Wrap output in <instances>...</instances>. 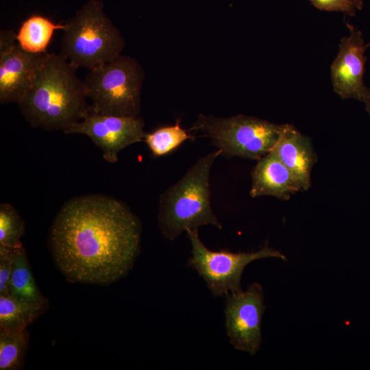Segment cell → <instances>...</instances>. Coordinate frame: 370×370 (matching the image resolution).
<instances>
[{
    "label": "cell",
    "instance_id": "obj_3",
    "mask_svg": "<svg viewBox=\"0 0 370 370\" xmlns=\"http://www.w3.org/2000/svg\"><path fill=\"white\" fill-rule=\"evenodd\" d=\"M218 149L200 158L160 196L158 223L162 235L175 240L184 231L212 225L222 229L210 204V173Z\"/></svg>",
    "mask_w": 370,
    "mask_h": 370
},
{
    "label": "cell",
    "instance_id": "obj_17",
    "mask_svg": "<svg viewBox=\"0 0 370 370\" xmlns=\"http://www.w3.org/2000/svg\"><path fill=\"white\" fill-rule=\"evenodd\" d=\"M29 339L27 330L16 332L0 330V370L22 369Z\"/></svg>",
    "mask_w": 370,
    "mask_h": 370
},
{
    "label": "cell",
    "instance_id": "obj_4",
    "mask_svg": "<svg viewBox=\"0 0 370 370\" xmlns=\"http://www.w3.org/2000/svg\"><path fill=\"white\" fill-rule=\"evenodd\" d=\"M60 54L88 71L108 62L125 48L120 31L106 15L101 0H88L65 23Z\"/></svg>",
    "mask_w": 370,
    "mask_h": 370
},
{
    "label": "cell",
    "instance_id": "obj_21",
    "mask_svg": "<svg viewBox=\"0 0 370 370\" xmlns=\"http://www.w3.org/2000/svg\"><path fill=\"white\" fill-rule=\"evenodd\" d=\"M14 249L0 245V294H9Z\"/></svg>",
    "mask_w": 370,
    "mask_h": 370
},
{
    "label": "cell",
    "instance_id": "obj_12",
    "mask_svg": "<svg viewBox=\"0 0 370 370\" xmlns=\"http://www.w3.org/2000/svg\"><path fill=\"white\" fill-rule=\"evenodd\" d=\"M272 151L290 170L302 190H307L311 185L312 168L318 160L310 138L293 125L285 124L282 136Z\"/></svg>",
    "mask_w": 370,
    "mask_h": 370
},
{
    "label": "cell",
    "instance_id": "obj_6",
    "mask_svg": "<svg viewBox=\"0 0 370 370\" xmlns=\"http://www.w3.org/2000/svg\"><path fill=\"white\" fill-rule=\"evenodd\" d=\"M284 127L285 124L243 114L222 118L199 114L190 130L209 137L221 155L227 158L258 160L273 149Z\"/></svg>",
    "mask_w": 370,
    "mask_h": 370
},
{
    "label": "cell",
    "instance_id": "obj_20",
    "mask_svg": "<svg viewBox=\"0 0 370 370\" xmlns=\"http://www.w3.org/2000/svg\"><path fill=\"white\" fill-rule=\"evenodd\" d=\"M316 8L324 11L340 12L348 16H355L362 9L365 0H308Z\"/></svg>",
    "mask_w": 370,
    "mask_h": 370
},
{
    "label": "cell",
    "instance_id": "obj_10",
    "mask_svg": "<svg viewBox=\"0 0 370 370\" xmlns=\"http://www.w3.org/2000/svg\"><path fill=\"white\" fill-rule=\"evenodd\" d=\"M12 30L0 31V103H18L25 95L48 52L24 50Z\"/></svg>",
    "mask_w": 370,
    "mask_h": 370
},
{
    "label": "cell",
    "instance_id": "obj_19",
    "mask_svg": "<svg viewBox=\"0 0 370 370\" xmlns=\"http://www.w3.org/2000/svg\"><path fill=\"white\" fill-rule=\"evenodd\" d=\"M25 230V222L16 208L8 203L1 204L0 245L13 249L22 247Z\"/></svg>",
    "mask_w": 370,
    "mask_h": 370
},
{
    "label": "cell",
    "instance_id": "obj_9",
    "mask_svg": "<svg viewBox=\"0 0 370 370\" xmlns=\"http://www.w3.org/2000/svg\"><path fill=\"white\" fill-rule=\"evenodd\" d=\"M266 306L258 283L226 295L224 308L225 328L230 343L238 350L254 355L262 341L261 322Z\"/></svg>",
    "mask_w": 370,
    "mask_h": 370
},
{
    "label": "cell",
    "instance_id": "obj_15",
    "mask_svg": "<svg viewBox=\"0 0 370 370\" xmlns=\"http://www.w3.org/2000/svg\"><path fill=\"white\" fill-rule=\"evenodd\" d=\"M64 24L56 23L49 18L34 14L21 23L16 33V40L24 50L33 53H46L56 30H62Z\"/></svg>",
    "mask_w": 370,
    "mask_h": 370
},
{
    "label": "cell",
    "instance_id": "obj_8",
    "mask_svg": "<svg viewBox=\"0 0 370 370\" xmlns=\"http://www.w3.org/2000/svg\"><path fill=\"white\" fill-rule=\"evenodd\" d=\"M144 126L145 122L139 116L106 114L91 110L63 132L87 136L101 150L106 161L115 163L121 151L143 140L146 134Z\"/></svg>",
    "mask_w": 370,
    "mask_h": 370
},
{
    "label": "cell",
    "instance_id": "obj_18",
    "mask_svg": "<svg viewBox=\"0 0 370 370\" xmlns=\"http://www.w3.org/2000/svg\"><path fill=\"white\" fill-rule=\"evenodd\" d=\"M192 138L177 121L174 125L163 126L146 133L143 140L152 154L158 157L170 153L186 140Z\"/></svg>",
    "mask_w": 370,
    "mask_h": 370
},
{
    "label": "cell",
    "instance_id": "obj_1",
    "mask_svg": "<svg viewBox=\"0 0 370 370\" xmlns=\"http://www.w3.org/2000/svg\"><path fill=\"white\" fill-rule=\"evenodd\" d=\"M140 237V222L123 201L92 194L63 204L51 226L48 246L68 281L108 285L131 270Z\"/></svg>",
    "mask_w": 370,
    "mask_h": 370
},
{
    "label": "cell",
    "instance_id": "obj_5",
    "mask_svg": "<svg viewBox=\"0 0 370 370\" xmlns=\"http://www.w3.org/2000/svg\"><path fill=\"white\" fill-rule=\"evenodd\" d=\"M145 76L138 61L123 54L88 71L83 82L91 110L106 114L138 116Z\"/></svg>",
    "mask_w": 370,
    "mask_h": 370
},
{
    "label": "cell",
    "instance_id": "obj_11",
    "mask_svg": "<svg viewBox=\"0 0 370 370\" xmlns=\"http://www.w3.org/2000/svg\"><path fill=\"white\" fill-rule=\"evenodd\" d=\"M346 25L349 34L341 39L337 56L330 67L333 89L342 99L364 102L370 94V88L363 80L367 60L365 53L370 42L365 44L362 32L349 23Z\"/></svg>",
    "mask_w": 370,
    "mask_h": 370
},
{
    "label": "cell",
    "instance_id": "obj_7",
    "mask_svg": "<svg viewBox=\"0 0 370 370\" xmlns=\"http://www.w3.org/2000/svg\"><path fill=\"white\" fill-rule=\"evenodd\" d=\"M186 232L192 246V256L188 264L195 269L204 280L214 297L242 290L241 281L243 271L251 262L266 258L286 260L285 255L268 245L254 252L212 251L200 240L198 229L188 230Z\"/></svg>",
    "mask_w": 370,
    "mask_h": 370
},
{
    "label": "cell",
    "instance_id": "obj_16",
    "mask_svg": "<svg viewBox=\"0 0 370 370\" xmlns=\"http://www.w3.org/2000/svg\"><path fill=\"white\" fill-rule=\"evenodd\" d=\"M42 313L10 294H0V330L16 332L26 328Z\"/></svg>",
    "mask_w": 370,
    "mask_h": 370
},
{
    "label": "cell",
    "instance_id": "obj_22",
    "mask_svg": "<svg viewBox=\"0 0 370 370\" xmlns=\"http://www.w3.org/2000/svg\"><path fill=\"white\" fill-rule=\"evenodd\" d=\"M365 106H366V110L368 112L369 117H370V94L367 97L365 101H364Z\"/></svg>",
    "mask_w": 370,
    "mask_h": 370
},
{
    "label": "cell",
    "instance_id": "obj_2",
    "mask_svg": "<svg viewBox=\"0 0 370 370\" xmlns=\"http://www.w3.org/2000/svg\"><path fill=\"white\" fill-rule=\"evenodd\" d=\"M77 68L60 53H48L28 91L18 103L28 123L47 131H65L91 110Z\"/></svg>",
    "mask_w": 370,
    "mask_h": 370
},
{
    "label": "cell",
    "instance_id": "obj_13",
    "mask_svg": "<svg viewBox=\"0 0 370 370\" xmlns=\"http://www.w3.org/2000/svg\"><path fill=\"white\" fill-rule=\"evenodd\" d=\"M299 191L303 190L293 175L273 151L258 160L252 169L249 194L253 198L272 196L288 200Z\"/></svg>",
    "mask_w": 370,
    "mask_h": 370
},
{
    "label": "cell",
    "instance_id": "obj_14",
    "mask_svg": "<svg viewBox=\"0 0 370 370\" xmlns=\"http://www.w3.org/2000/svg\"><path fill=\"white\" fill-rule=\"evenodd\" d=\"M9 294L27 303L41 313L47 308V299L41 293L35 282L23 246L14 249Z\"/></svg>",
    "mask_w": 370,
    "mask_h": 370
}]
</instances>
